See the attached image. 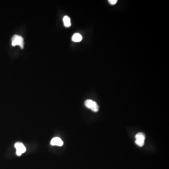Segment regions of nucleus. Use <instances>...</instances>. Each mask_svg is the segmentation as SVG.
Instances as JSON below:
<instances>
[{
  "mask_svg": "<svg viewBox=\"0 0 169 169\" xmlns=\"http://www.w3.org/2000/svg\"><path fill=\"white\" fill-rule=\"evenodd\" d=\"M51 144L53 146H62L63 145V141L60 138L55 137L51 141Z\"/></svg>",
  "mask_w": 169,
  "mask_h": 169,
  "instance_id": "nucleus-5",
  "label": "nucleus"
},
{
  "mask_svg": "<svg viewBox=\"0 0 169 169\" xmlns=\"http://www.w3.org/2000/svg\"><path fill=\"white\" fill-rule=\"evenodd\" d=\"M84 104L88 108H90L94 112H97L99 110V106L96 102L91 100H87L84 102Z\"/></svg>",
  "mask_w": 169,
  "mask_h": 169,
  "instance_id": "nucleus-2",
  "label": "nucleus"
},
{
  "mask_svg": "<svg viewBox=\"0 0 169 169\" xmlns=\"http://www.w3.org/2000/svg\"><path fill=\"white\" fill-rule=\"evenodd\" d=\"M82 36L79 33H75L73 35L72 38V40L74 42H80L82 40Z\"/></svg>",
  "mask_w": 169,
  "mask_h": 169,
  "instance_id": "nucleus-6",
  "label": "nucleus"
},
{
  "mask_svg": "<svg viewBox=\"0 0 169 169\" xmlns=\"http://www.w3.org/2000/svg\"><path fill=\"white\" fill-rule=\"evenodd\" d=\"M108 2L110 3V4L111 5H115L116 4V3L118 2L117 0H109Z\"/></svg>",
  "mask_w": 169,
  "mask_h": 169,
  "instance_id": "nucleus-8",
  "label": "nucleus"
},
{
  "mask_svg": "<svg viewBox=\"0 0 169 169\" xmlns=\"http://www.w3.org/2000/svg\"><path fill=\"white\" fill-rule=\"evenodd\" d=\"M12 45L13 46L19 45L23 49L24 47V39L23 37L17 35H14L12 38Z\"/></svg>",
  "mask_w": 169,
  "mask_h": 169,
  "instance_id": "nucleus-1",
  "label": "nucleus"
},
{
  "mask_svg": "<svg viewBox=\"0 0 169 169\" xmlns=\"http://www.w3.org/2000/svg\"><path fill=\"white\" fill-rule=\"evenodd\" d=\"M15 147L16 148V154L17 156H21L22 154L24 153L26 151V148L21 142L16 143L15 144Z\"/></svg>",
  "mask_w": 169,
  "mask_h": 169,
  "instance_id": "nucleus-4",
  "label": "nucleus"
},
{
  "mask_svg": "<svg viewBox=\"0 0 169 169\" xmlns=\"http://www.w3.org/2000/svg\"><path fill=\"white\" fill-rule=\"evenodd\" d=\"M135 143L139 147H142L144 145V140L145 139V135L142 132H139L135 136Z\"/></svg>",
  "mask_w": 169,
  "mask_h": 169,
  "instance_id": "nucleus-3",
  "label": "nucleus"
},
{
  "mask_svg": "<svg viewBox=\"0 0 169 169\" xmlns=\"http://www.w3.org/2000/svg\"><path fill=\"white\" fill-rule=\"evenodd\" d=\"M63 23L65 25V27H69L71 25L70 19L68 16H65L63 19Z\"/></svg>",
  "mask_w": 169,
  "mask_h": 169,
  "instance_id": "nucleus-7",
  "label": "nucleus"
}]
</instances>
